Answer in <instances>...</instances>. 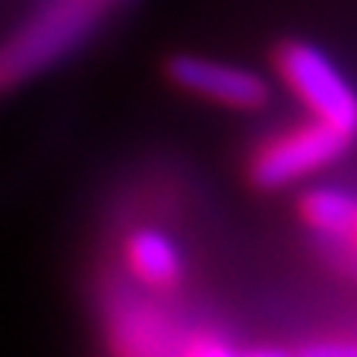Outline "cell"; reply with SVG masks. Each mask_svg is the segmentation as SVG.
Here are the masks:
<instances>
[{"label":"cell","instance_id":"cell-1","mask_svg":"<svg viewBox=\"0 0 357 357\" xmlns=\"http://www.w3.org/2000/svg\"><path fill=\"white\" fill-rule=\"evenodd\" d=\"M101 20V0H45L0 45V89L45 73L79 47Z\"/></svg>","mask_w":357,"mask_h":357},{"label":"cell","instance_id":"cell-2","mask_svg":"<svg viewBox=\"0 0 357 357\" xmlns=\"http://www.w3.org/2000/svg\"><path fill=\"white\" fill-rule=\"evenodd\" d=\"M275 70L313 121L357 136V89L323 47L291 38L275 51Z\"/></svg>","mask_w":357,"mask_h":357},{"label":"cell","instance_id":"cell-3","mask_svg":"<svg viewBox=\"0 0 357 357\" xmlns=\"http://www.w3.org/2000/svg\"><path fill=\"white\" fill-rule=\"evenodd\" d=\"M351 142L354 139L342 130L323 121H310L259 149L253 165H250V181L259 190H284L335 165L351 149Z\"/></svg>","mask_w":357,"mask_h":357},{"label":"cell","instance_id":"cell-4","mask_svg":"<svg viewBox=\"0 0 357 357\" xmlns=\"http://www.w3.org/2000/svg\"><path fill=\"white\" fill-rule=\"evenodd\" d=\"M165 73L177 89L231 111H259L269 105L272 86L263 73L206 54H174Z\"/></svg>","mask_w":357,"mask_h":357},{"label":"cell","instance_id":"cell-5","mask_svg":"<svg viewBox=\"0 0 357 357\" xmlns=\"http://www.w3.org/2000/svg\"><path fill=\"white\" fill-rule=\"evenodd\" d=\"M111 332L121 357H181L183 348H177V332L155 307L142 301L123 297L114 307Z\"/></svg>","mask_w":357,"mask_h":357},{"label":"cell","instance_id":"cell-6","mask_svg":"<svg viewBox=\"0 0 357 357\" xmlns=\"http://www.w3.org/2000/svg\"><path fill=\"white\" fill-rule=\"evenodd\" d=\"M127 266L146 288H174L183 278L181 247L158 228H136L127 237Z\"/></svg>","mask_w":357,"mask_h":357},{"label":"cell","instance_id":"cell-7","mask_svg":"<svg viewBox=\"0 0 357 357\" xmlns=\"http://www.w3.org/2000/svg\"><path fill=\"white\" fill-rule=\"evenodd\" d=\"M301 218L317 231L323 241L338 243L348 237L357 218V196L338 187H313L301 199Z\"/></svg>","mask_w":357,"mask_h":357},{"label":"cell","instance_id":"cell-8","mask_svg":"<svg viewBox=\"0 0 357 357\" xmlns=\"http://www.w3.org/2000/svg\"><path fill=\"white\" fill-rule=\"evenodd\" d=\"M181 357H243L234 344L222 342V338H202V342H190L183 344Z\"/></svg>","mask_w":357,"mask_h":357},{"label":"cell","instance_id":"cell-9","mask_svg":"<svg viewBox=\"0 0 357 357\" xmlns=\"http://www.w3.org/2000/svg\"><path fill=\"white\" fill-rule=\"evenodd\" d=\"M291 357H357V342H310Z\"/></svg>","mask_w":357,"mask_h":357},{"label":"cell","instance_id":"cell-10","mask_svg":"<svg viewBox=\"0 0 357 357\" xmlns=\"http://www.w3.org/2000/svg\"><path fill=\"white\" fill-rule=\"evenodd\" d=\"M335 247H338V257H344V259H354L357 257V218H354V228L348 231V237H342Z\"/></svg>","mask_w":357,"mask_h":357},{"label":"cell","instance_id":"cell-11","mask_svg":"<svg viewBox=\"0 0 357 357\" xmlns=\"http://www.w3.org/2000/svg\"><path fill=\"white\" fill-rule=\"evenodd\" d=\"M243 357H291V354H284V351H278V348H259V351L243 354Z\"/></svg>","mask_w":357,"mask_h":357}]
</instances>
